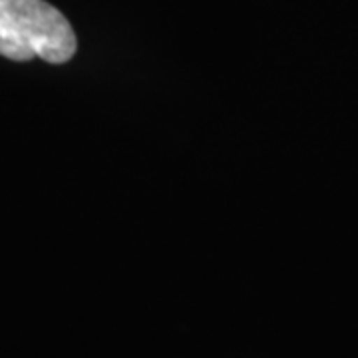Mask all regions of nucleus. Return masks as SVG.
<instances>
[{"mask_svg": "<svg viewBox=\"0 0 358 358\" xmlns=\"http://www.w3.org/2000/svg\"><path fill=\"white\" fill-rule=\"evenodd\" d=\"M76 52L70 22L46 0H0V56L64 64Z\"/></svg>", "mask_w": 358, "mask_h": 358, "instance_id": "f257e3e1", "label": "nucleus"}]
</instances>
